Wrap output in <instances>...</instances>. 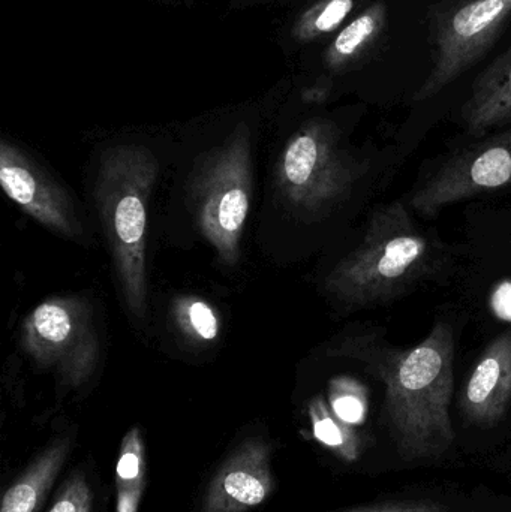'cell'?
<instances>
[{"mask_svg": "<svg viewBox=\"0 0 511 512\" xmlns=\"http://www.w3.org/2000/svg\"><path fill=\"white\" fill-rule=\"evenodd\" d=\"M434 248L402 201L375 207L365 236L326 277V291L350 309L401 297L435 268Z\"/></svg>", "mask_w": 511, "mask_h": 512, "instance_id": "7a4b0ae2", "label": "cell"}, {"mask_svg": "<svg viewBox=\"0 0 511 512\" xmlns=\"http://www.w3.org/2000/svg\"><path fill=\"white\" fill-rule=\"evenodd\" d=\"M174 321L183 334L194 342H213L221 331L218 313L198 297H182L174 303Z\"/></svg>", "mask_w": 511, "mask_h": 512, "instance_id": "ac0fdd59", "label": "cell"}, {"mask_svg": "<svg viewBox=\"0 0 511 512\" xmlns=\"http://www.w3.org/2000/svg\"><path fill=\"white\" fill-rule=\"evenodd\" d=\"M309 421L314 438L345 463H356L362 457L363 439L357 427L345 423L330 408L323 396L308 403Z\"/></svg>", "mask_w": 511, "mask_h": 512, "instance_id": "2e32d148", "label": "cell"}, {"mask_svg": "<svg viewBox=\"0 0 511 512\" xmlns=\"http://www.w3.org/2000/svg\"><path fill=\"white\" fill-rule=\"evenodd\" d=\"M329 402L332 411L351 426H363L369 415L368 388L351 376H336L329 382Z\"/></svg>", "mask_w": 511, "mask_h": 512, "instance_id": "d6986e66", "label": "cell"}, {"mask_svg": "<svg viewBox=\"0 0 511 512\" xmlns=\"http://www.w3.org/2000/svg\"><path fill=\"white\" fill-rule=\"evenodd\" d=\"M365 171L366 165L342 146L335 123L314 119L285 144L276 180L293 209L315 215L342 203Z\"/></svg>", "mask_w": 511, "mask_h": 512, "instance_id": "5b68a950", "label": "cell"}, {"mask_svg": "<svg viewBox=\"0 0 511 512\" xmlns=\"http://www.w3.org/2000/svg\"><path fill=\"white\" fill-rule=\"evenodd\" d=\"M461 116L473 137L511 123V47L477 78Z\"/></svg>", "mask_w": 511, "mask_h": 512, "instance_id": "7c38bea8", "label": "cell"}, {"mask_svg": "<svg viewBox=\"0 0 511 512\" xmlns=\"http://www.w3.org/2000/svg\"><path fill=\"white\" fill-rule=\"evenodd\" d=\"M511 403V330L492 340L471 370L459 397V411L471 426L491 429Z\"/></svg>", "mask_w": 511, "mask_h": 512, "instance_id": "8fae6325", "label": "cell"}, {"mask_svg": "<svg viewBox=\"0 0 511 512\" xmlns=\"http://www.w3.org/2000/svg\"><path fill=\"white\" fill-rule=\"evenodd\" d=\"M326 354L359 361L383 382L384 424L404 462H438L452 451L455 339L447 322H435L428 336L411 348H396L377 331H365L344 337Z\"/></svg>", "mask_w": 511, "mask_h": 512, "instance_id": "6da1fadb", "label": "cell"}, {"mask_svg": "<svg viewBox=\"0 0 511 512\" xmlns=\"http://www.w3.org/2000/svg\"><path fill=\"white\" fill-rule=\"evenodd\" d=\"M492 309L501 319L511 321V282H504L492 295Z\"/></svg>", "mask_w": 511, "mask_h": 512, "instance_id": "7402d4cb", "label": "cell"}, {"mask_svg": "<svg viewBox=\"0 0 511 512\" xmlns=\"http://www.w3.org/2000/svg\"><path fill=\"white\" fill-rule=\"evenodd\" d=\"M449 507L434 499H390L375 504L360 505L339 512H447Z\"/></svg>", "mask_w": 511, "mask_h": 512, "instance_id": "44dd1931", "label": "cell"}, {"mask_svg": "<svg viewBox=\"0 0 511 512\" xmlns=\"http://www.w3.org/2000/svg\"><path fill=\"white\" fill-rule=\"evenodd\" d=\"M251 194V132L239 123L221 146L197 159L188 182L195 222L228 267L240 261Z\"/></svg>", "mask_w": 511, "mask_h": 512, "instance_id": "277c9868", "label": "cell"}, {"mask_svg": "<svg viewBox=\"0 0 511 512\" xmlns=\"http://www.w3.org/2000/svg\"><path fill=\"white\" fill-rule=\"evenodd\" d=\"M93 492L86 475L74 472L60 487L48 512H92Z\"/></svg>", "mask_w": 511, "mask_h": 512, "instance_id": "ffe728a7", "label": "cell"}, {"mask_svg": "<svg viewBox=\"0 0 511 512\" xmlns=\"http://www.w3.org/2000/svg\"><path fill=\"white\" fill-rule=\"evenodd\" d=\"M159 164L147 147H110L101 155L95 201L129 312H147V204L158 180Z\"/></svg>", "mask_w": 511, "mask_h": 512, "instance_id": "3957f363", "label": "cell"}, {"mask_svg": "<svg viewBox=\"0 0 511 512\" xmlns=\"http://www.w3.org/2000/svg\"><path fill=\"white\" fill-rule=\"evenodd\" d=\"M330 87L323 86V84H317V86L306 89L303 92V101L309 102V104H318V102L326 101L329 96Z\"/></svg>", "mask_w": 511, "mask_h": 512, "instance_id": "603a6c76", "label": "cell"}, {"mask_svg": "<svg viewBox=\"0 0 511 512\" xmlns=\"http://www.w3.org/2000/svg\"><path fill=\"white\" fill-rule=\"evenodd\" d=\"M0 185L21 210L53 233L81 239L83 225L71 195L11 141H0Z\"/></svg>", "mask_w": 511, "mask_h": 512, "instance_id": "9c48e42d", "label": "cell"}, {"mask_svg": "<svg viewBox=\"0 0 511 512\" xmlns=\"http://www.w3.org/2000/svg\"><path fill=\"white\" fill-rule=\"evenodd\" d=\"M146 487V444L138 427H131L120 444L116 465V512H138Z\"/></svg>", "mask_w": 511, "mask_h": 512, "instance_id": "9a60e30c", "label": "cell"}, {"mask_svg": "<svg viewBox=\"0 0 511 512\" xmlns=\"http://www.w3.org/2000/svg\"><path fill=\"white\" fill-rule=\"evenodd\" d=\"M270 456L269 442L246 439L210 481L200 512H248L263 504L275 490Z\"/></svg>", "mask_w": 511, "mask_h": 512, "instance_id": "30bf717a", "label": "cell"}, {"mask_svg": "<svg viewBox=\"0 0 511 512\" xmlns=\"http://www.w3.org/2000/svg\"><path fill=\"white\" fill-rule=\"evenodd\" d=\"M362 0H318L294 23L293 38L300 44L317 41L335 32L356 11Z\"/></svg>", "mask_w": 511, "mask_h": 512, "instance_id": "e0dca14e", "label": "cell"}, {"mask_svg": "<svg viewBox=\"0 0 511 512\" xmlns=\"http://www.w3.org/2000/svg\"><path fill=\"white\" fill-rule=\"evenodd\" d=\"M511 186V129L474 144L444 162L408 204L423 216L437 215L450 204Z\"/></svg>", "mask_w": 511, "mask_h": 512, "instance_id": "ba28073f", "label": "cell"}, {"mask_svg": "<svg viewBox=\"0 0 511 512\" xmlns=\"http://www.w3.org/2000/svg\"><path fill=\"white\" fill-rule=\"evenodd\" d=\"M72 439L57 438L45 447L3 496L0 512H39L71 453Z\"/></svg>", "mask_w": 511, "mask_h": 512, "instance_id": "4fadbf2b", "label": "cell"}, {"mask_svg": "<svg viewBox=\"0 0 511 512\" xmlns=\"http://www.w3.org/2000/svg\"><path fill=\"white\" fill-rule=\"evenodd\" d=\"M386 20V6L381 2L356 15L347 26L342 27L324 53L326 68L332 72L348 68L383 32Z\"/></svg>", "mask_w": 511, "mask_h": 512, "instance_id": "5bb4252c", "label": "cell"}, {"mask_svg": "<svg viewBox=\"0 0 511 512\" xmlns=\"http://www.w3.org/2000/svg\"><path fill=\"white\" fill-rule=\"evenodd\" d=\"M510 17L511 0H465L456 6L438 27L434 66L413 101H429L479 62Z\"/></svg>", "mask_w": 511, "mask_h": 512, "instance_id": "52a82bcc", "label": "cell"}, {"mask_svg": "<svg viewBox=\"0 0 511 512\" xmlns=\"http://www.w3.org/2000/svg\"><path fill=\"white\" fill-rule=\"evenodd\" d=\"M21 345L38 366L56 373L62 387H83L101 355L92 306L77 295L45 300L24 319Z\"/></svg>", "mask_w": 511, "mask_h": 512, "instance_id": "8992f818", "label": "cell"}]
</instances>
